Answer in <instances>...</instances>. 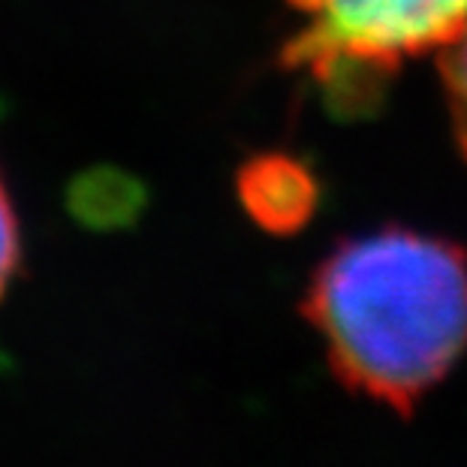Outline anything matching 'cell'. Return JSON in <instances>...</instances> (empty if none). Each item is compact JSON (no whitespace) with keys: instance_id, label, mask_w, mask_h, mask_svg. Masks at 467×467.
I'll use <instances>...</instances> for the list:
<instances>
[{"instance_id":"obj_1","label":"cell","mask_w":467,"mask_h":467,"mask_svg":"<svg viewBox=\"0 0 467 467\" xmlns=\"http://www.w3.org/2000/svg\"><path fill=\"white\" fill-rule=\"evenodd\" d=\"M302 314L347 389L410 416L467 350V251L407 226L347 238Z\"/></svg>"},{"instance_id":"obj_2","label":"cell","mask_w":467,"mask_h":467,"mask_svg":"<svg viewBox=\"0 0 467 467\" xmlns=\"http://www.w3.org/2000/svg\"><path fill=\"white\" fill-rule=\"evenodd\" d=\"M299 25L281 48L286 69L323 88L337 109H362L399 67L443 52L467 0H286Z\"/></svg>"},{"instance_id":"obj_3","label":"cell","mask_w":467,"mask_h":467,"mask_svg":"<svg viewBox=\"0 0 467 467\" xmlns=\"http://www.w3.org/2000/svg\"><path fill=\"white\" fill-rule=\"evenodd\" d=\"M238 196L263 230L296 233L314 214L317 184L305 163L286 154H263L238 172Z\"/></svg>"},{"instance_id":"obj_4","label":"cell","mask_w":467,"mask_h":467,"mask_svg":"<svg viewBox=\"0 0 467 467\" xmlns=\"http://www.w3.org/2000/svg\"><path fill=\"white\" fill-rule=\"evenodd\" d=\"M441 73L455 142L467 157V18L452 43L441 52Z\"/></svg>"},{"instance_id":"obj_5","label":"cell","mask_w":467,"mask_h":467,"mask_svg":"<svg viewBox=\"0 0 467 467\" xmlns=\"http://www.w3.org/2000/svg\"><path fill=\"white\" fill-rule=\"evenodd\" d=\"M18 265H22V230H18L13 196H9L4 175H0V299L6 296L9 284L16 281Z\"/></svg>"}]
</instances>
